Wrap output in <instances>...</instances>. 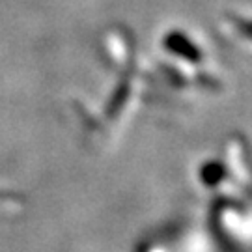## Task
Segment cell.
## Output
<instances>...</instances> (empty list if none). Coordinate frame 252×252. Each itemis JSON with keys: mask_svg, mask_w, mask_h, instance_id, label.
I'll list each match as a JSON object with an SVG mask.
<instances>
[{"mask_svg": "<svg viewBox=\"0 0 252 252\" xmlns=\"http://www.w3.org/2000/svg\"><path fill=\"white\" fill-rule=\"evenodd\" d=\"M224 178V166L220 162H207L202 168V181L206 185H217L219 181Z\"/></svg>", "mask_w": 252, "mask_h": 252, "instance_id": "obj_2", "label": "cell"}, {"mask_svg": "<svg viewBox=\"0 0 252 252\" xmlns=\"http://www.w3.org/2000/svg\"><path fill=\"white\" fill-rule=\"evenodd\" d=\"M0 198H13V196H11V192H2L0 190Z\"/></svg>", "mask_w": 252, "mask_h": 252, "instance_id": "obj_3", "label": "cell"}, {"mask_svg": "<svg viewBox=\"0 0 252 252\" xmlns=\"http://www.w3.org/2000/svg\"><path fill=\"white\" fill-rule=\"evenodd\" d=\"M164 45L170 53L178 54L180 58H185L189 62H200L202 60V53L198 51V47L181 32H170L164 39Z\"/></svg>", "mask_w": 252, "mask_h": 252, "instance_id": "obj_1", "label": "cell"}]
</instances>
